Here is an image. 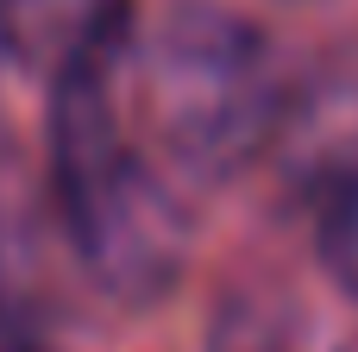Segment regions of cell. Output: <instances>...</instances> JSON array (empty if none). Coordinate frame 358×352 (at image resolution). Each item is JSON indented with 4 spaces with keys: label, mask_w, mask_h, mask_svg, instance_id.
Returning a JSON list of instances; mask_svg holds the SVG:
<instances>
[{
    "label": "cell",
    "mask_w": 358,
    "mask_h": 352,
    "mask_svg": "<svg viewBox=\"0 0 358 352\" xmlns=\"http://www.w3.org/2000/svg\"><path fill=\"white\" fill-rule=\"evenodd\" d=\"M0 352H38V346H19V340H0Z\"/></svg>",
    "instance_id": "cell-5"
},
{
    "label": "cell",
    "mask_w": 358,
    "mask_h": 352,
    "mask_svg": "<svg viewBox=\"0 0 358 352\" xmlns=\"http://www.w3.org/2000/svg\"><path fill=\"white\" fill-rule=\"evenodd\" d=\"M220 352H233V346H220Z\"/></svg>",
    "instance_id": "cell-6"
},
{
    "label": "cell",
    "mask_w": 358,
    "mask_h": 352,
    "mask_svg": "<svg viewBox=\"0 0 358 352\" xmlns=\"http://www.w3.org/2000/svg\"><path fill=\"white\" fill-rule=\"evenodd\" d=\"M113 19H126V0H0V57L57 76Z\"/></svg>",
    "instance_id": "cell-3"
},
{
    "label": "cell",
    "mask_w": 358,
    "mask_h": 352,
    "mask_svg": "<svg viewBox=\"0 0 358 352\" xmlns=\"http://www.w3.org/2000/svg\"><path fill=\"white\" fill-rule=\"evenodd\" d=\"M315 258L334 277V290L358 302V170L334 176L315 202Z\"/></svg>",
    "instance_id": "cell-4"
},
{
    "label": "cell",
    "mask_w": 358,
    "mask_h": 352,
    "mask_svg": "<svg viewBox=\"0 0 358 352\" xmlns=\"http://www.w3.org/2000/svg\"><path fill=\"white\" fill-rule=\"evenodd\" d=\"M132 19H113L50 76V189L82 271L126 309L157 302L189 258V214L170 164L132 132Z\"/></svg>",
    "instance_id": "cell-1"
},
{
    "label": "cell",
    "mask_w": 358,
    "mask_h": 352,
    "mask_svg": "<svg viewBox=\"0 0 358 352\" xmlns=\"http://www.w3.org/2000/svg\"><path fill=\"white\" fill-rule=\"evenodd\" d=\"M126 82L157 157L201 189L245 170L277 120L271 44L214 0H182L151 38H132Z\"/></svg>",
    "instance_id": "cell-2"
}]
</instances>
